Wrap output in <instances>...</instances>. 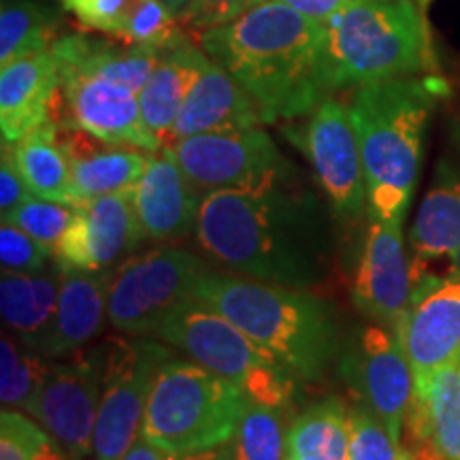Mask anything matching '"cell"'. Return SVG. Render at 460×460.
<instances>
[{
	"label": "cell",
	"instance_id": "cell-27",
	"mask_svg": "<svg viewBox=\"0 0 460 460\" xmlns=\"http://www.w3.org/2000/svg\"><path fill=\"white\" fill-rule=\"evenodd\" d=\"M163 51L158 48L128 45L118 39L111 41V37H90V34H65L51 43L56 62L79 66L85 73L99 75L137 94L156 68Z\"/></svg>",
	"mask_w": 460,
	"mask_h": 460
},
{
	"label": "cell",
	"instance_id": "cell-30",
	"mask_svg": "<svg viewBox=\"0 0 460 460\" xmlns=\"http://www.w3.org/2000/svg\"><path fill=\"white\" fill-rule=\"evenodd\" d=\"M286 452L296 460H349V411L339 399L305 410L286 433Z\"/></svg>",
	"mask_w": 460,
	"mask_h": 460
},
{
	"label": "cell",
	"instance_id": "cell-8",
	"mask_svg": "<svg viewBox=\"0 0 460 460\" xmlns=\"http://www.w3.org/2000/svg\"><path fill=\"white\" fill-rule=\"evenodd\" d=\"M207 264L181 247L163 245L130 256L111 273L107 315L113 329L152 335L166 314L192 296Z\"/></svg>",
	"mask_w": 460,
	"mask_h": 460
},
{
	"label": "cell",
	"instance_id": "cell-20",
	"mask_svg": "<svg viewBox=\"0 0 460 460\" xmlns=\"http://www.w3.org/2000/svg\"><path fill=\"white\" fill-rule=\"evenodd\" d=\"M58 135L71 164L77 203L109 194L132 192L146 172L152 154L139 147L115 146L71 126H58Z\"/></svg>",
	"mask_w": 460,
	"mask_h": 460
},
{
	"label": "cell",
	"instance_id": "cell-5",
	"mask_svg": "<svg viewBox=\"0 0 460 460\" xmlns=\"http://www.w3.org/2000/svg\"><path fill=\"white\" fill-rule=\"evenodd\" d=\"M429 24L413 0H348L324 22L322 90L326 96L435 71Z\"/></svg>",
	"mask_w": 460,
	"mask_h": 460
},
{
	"label": "cell",
	"instance_id": "cell-43",
	"mask_svg": "<svg viewBox=\"0 0 460 460\" xmlns=\"http://www.w3.org/2000/svg\"><path fill=\"white\" fill-rule=\"evenodd\" d=\"M207 460H230V454H228V447L224 446V447H220V450H216L214 454H211L209 458Z\"/></svg>",
	"mask_w": 460,
	"mask_h": 460
},
{
	"label": "cell",
	"instance_id": "cell-22",
	"mask_svg": "<svg viewBox=\"0 0 460 460\" xmlns=\"http://www.w3.org/2000/svg\"><path fill=\"white\" fill-rule=\"evenodd\" d=\"M109 284L111 275L107 271H79L62 267L56 314L41 345L45 358L71 356L99 335L105 318H109Z\"/></svg>",
	"mask_w": 460,
	"mask_h": 460
},
{
	"label": "cell",
	"instance_id": "cell-26",
	"mask_svg": "<svg viewBox=\"0 0 460 460\" xmlns=\"http://www.w3.org/2000/svg\"><path fill=\"white\" fill-rule=\"evenodd\" d=\"M88 31L128 45L164 49L177 32V17L163 0H56Z\"/></svg>",
	"mask_w": 460,
	"mask_h": 460
},
{
	"label": "cell",
	"instance_id": "cell-17",
	"mask_svg": "<svg viewBox=\"0 0 460 460\" xmlns=\"http://www.w3.org/2000/svg\"><path fill=\"white\" fill-rule=\"evenodd\" d=\"M401 220H371L354 279V303L377 324L396 331L411 298V269Z\"/></svg>",
	"mask_w": 460,
	"mask_h": 460
},
{
	"label": "cell",
	"instance_id": "cell-10",
	"mask_svg": "<svg viewBox=\"0 0 460 460\" xmlns=\"http://www.w3.org/2000/svg\"><path fill=\"white\" fill-rule=\"evenodd\" d=\"M169 147L200 199L220 190L278 186L288 166L261 126L186 137L169 143Z\"/></svg>",
	"mask_w": 460,
	"mask_h": 460
},
{
	"label": "cell",
	"instance_id": "cell-35",
	"mask_svg": "<svg viewBox=\"0 0 460 460\" xmlns=\"http://www.w3.org/2000/svg\"><path fill=\"white\" fill-rule=\"evenodd\" d=\"M349 460H413L376 413L365 405L349 410Z\"/></svg>",
	"mask_w": 460,
	"mask_h": 460
},
{
	"label": "cell",
	"instance_id": "cell-1",
	"mask_svg": "<svg viewBox=\"0 0 460 460\" xmlns=\"http://www.w3.org/2000/svg\"><path fill=\"white\" fill-rule=\"evenodd\" d=\"M194 233L207 256L243 278L307 290L329 271L331 230L318 200L281 183L207 194Z\"/></svg>",
	"mask_w": 460,
	"mask_h": 460
},
{
	"label": "cell",
	"instance_id": "cell-13",
	"mask_svg": "<svg viewBox=\"0 0 460 460\" xmlns=\"http://www.w3.org/2000/svg\"><path fill=\"white\" fill-rule=\"evenodd\" d=\"M102 379L105 343L79 349L65 362H51L32 405L31 416L73 456L84 458L92 454Z\"/></svg>",
	"mask_w": 460,
	"mask_h": 460
},
{
	"label": "cell",
	"instance_id": "cell-38",
	"mask_svg": "<svg viewBox=\"0 0 460 460\" xmlns=\"http://www.w3.org/2000/svg\"><path fill=\"white\" fill-rule=\"evenodd\" d=\"M256 3L258 0H192L186 22L200 32L207 28L226 24V22L245 13Z\"/></svg>",
	"mask_w": 460,
	"mask_h": 460
},
{
	"label": "cell",
	"instance_id": "cell-7",
	"mask_svg": "<svg viewBox=\"0 0 460 460\" xmlns=\"http://www.w3.org/2000/svg\"><path fill=\"white\" fill-rule=\"evenodd\" d=\"M250 396L286 411L296 377L220 312L197 296L177 303L152 332Z\"/></svg>",
	"mask_w": 460,
	"mask_h": 460
},
{
	"label": "cell",
	"instance_id": "cell-40",
	"mask_svg": "<svg viewBox=\"0 0 460 460\" xmlns=\"http://www.w3.org/2000/svg\"><path fill=\"white\" fill-rule=\"evenodd\" d=\"M217 450H220V447H217ZM214 452L216 450L203 452V454H172V452L163 450V447L149 444V441L139 437L137 444L132 446L130 452L124 456V460H207Z\"/></svg>",
	"mask_w": 460,
	"mask_h": 460
},
{
	"label": "cell",
	"instance_id": "cell-12",
	"mask_svg": "<svg viewBox=\"0 0 460 460\" xmlns=\"http://www.w3.org/2000/svg\"><path fill=\"white\" fill-rule=\"evenodd\" d=\"M56 65L60 84L51 105V122L85 130L115 146L139 147L146 152L163 149L143 122L137 92L85 73L79 66L65 62Z\"/></svg>",
	"mask_w": 460,
	"mask_h": 460
},
{
	"label": "cell",
	"instance_id": "cell-24",
	"mask_svg": "<svg viewBox=\"0 0 460 460\" xmlns=\"http://www.w3.org/2000/svg\"><path fill=\"white\" fill-rule=\"evenodd\" d=\"M405 427L418 444V460H460V358L413 388Z\"/></svg>",
	"mask_w": 460,
	"mask_h": 460
},
{
	"label": "cell",
	"instance_id": "cell-31",
	"mask_svg": "<svg viewBox=\"0 0 460 460\" xmlns=\"http://www.w3.org/2000/svg\"><path fill=\"white\" fill-rule=\"evenodd\" d=\"M54 17L34 0H4L0 9V68L51 49Z\"/></svg>",
	"mask_w": 460,
	"mask_h": 460
},
{
	"label": "cell",
	"instance_id": "cell-28",
	"mask_svg": "<svg viewBox=\"0 0 460 460\" xmlns=\"http://www.w3.org/2000/svg\"><path fill=\"white\" fill-rule=\"evenodd\" d=\"M62 264L54 261L45 271L13 273L0 278V312L17 341L41 354L60 295Z\"/></svg>",
	"mask_w": 460,
	"mask_h": 460
},
{
	"label": "cell",
	"instance_id": "cell-41",
	"mask_svg": "<svg viewBox=\"0 0 460 460\" xmlns=\"http://www.w3.org/2000/svg\"><path fill=\"white\" fill-rule=\"evenodd\" d=\"M278 3H284L288 7L296 9L298 13L312 17V20L324 24V22H329L331 17L348 3V0H278Z\"/></svg>",
	"mask_w": 460,
	"mask_h": 460
},
{
	"label": "cell",
	"instance_id": "cell-23",
	"mask_svg": "<svg viewBox=\"0 0 460 460\" xmlns=\"http://www.w3.org/2000/svg\"><path fill=\"white\" fill-rule=\"evenodd\" d=\"M58 65L51 49L20 58L0 68V130L3 143H15L51 119Z\"/></svg>",
	"mask_w": 460,
	"mask_h": 460
},
{
	"label": "cell",
	"instance_id": "cell-9",
	"mask_svg": "<svg viewBox=\"0 0 460 460\" xmlns=\"http://www.w3.org/2000/svg\"><path fill=\"white\" fill-rule=\"evenodd\" d=\"M169 358V349L154 341H105V379L92 444L94 460H124L137 444L154 382Z\"/></svg>",
	"mask_w": 460,
	"mask_h": 460
},
{
	"label": "cell",
	"instance_id": "cell-2",
	"mask_svg": "<svg viewBox=\"0 0 460 460\" xmlns=\"http://www.w3.org/2000/svg\"><path fill=\"white\" fill-rule=\"evenodd\" d=\"M199 45L254 96L264 122L307 115L324 99V24L278 0H258L226 24L199 32Z\"/></svg>",
	"mask_w": 460,
	"mask_h": 460
},
{
	"label": "cell",
	"instance_id": "cell-42",
	"mask_svg": "<svg viewBox=\"0 0 460 460\" xmlns=\"http://www.w3.org/2000/svg\"><path fill=\"white\" fill-rule=\"evenodd\" d=\"M163 3L175 13L177 20H186L190 7H192V0H163Z\"/></svg>",
	"mask_w": 460,
	"mask_h": 460
},
{
	"label": "cell",
	"instance_id": "cell-21",
	"mask_svg": "<svg viewBox=\"0 0 460 460\" xmlns=\"http://www.w3.org/2000/svg\"><path fill=\"white\" fill-rule=\"evenodd\" d=\"M262 122V111L254 96L209 58V65L177 115L169 143L209 132L256 128Z\"/></svg>",
	"mask_w": 460,
	"mask_h": 460
},
{
	"label": "cell",
	"instance_id": "cell-25",
	"mask_svg": "<svg viewBox=\"0 0 460 460\" xmlns=\"http://www.w3.org/2000/svg\"><path fill=\"white\" fill-rule=\"evenodd\" d=\"M209 65V56L200 45H194L188 37H175L166 45L156 68L139 92L143 122L160 146L169 143L183 102Z\"/></svg>",
	"mask_w": 460,
	"mask_h": 460
},
{
	"label": "cell",
	"instance_id": "cell-15",
	"mask_svg": "<svg viewBox=\"0 0 460 460\" xmlns=\"http://www.w3.org/2000/svg\"><path fill=\"white\" fill-rule=\"evenodd\" d=\"M341 376L362 405L401 441L413 396V371L394 332L367 326L343 354Z\"/></svg>",
	"mask_w": 460,
	"mask_h": 460
},
{
	"label": "cell",
	"instance_id": "cell-45",
	"mask_svg": "<svg viewBox=\"0 0 460 460\" xmlns=\"http://www.w3.org/2000/svg\"><path fill=\"white\" fill-rule=\"evenodd\" d=\"M286 460H296V458H290V456H286Z\"/></svg>",
	"mask_w": 460,
	"mask_h": 460
},
{
	"label": "cell",
	"instance_id": "cell-4",
	"mask_svg": "<svg viewBox=\"0 0 460 460\" xmlns=\"http://www.w3.org/2000/svg\"><path fill=\"white\" fill-rule=\"evenodd\" d=\"M192 295L233 322L296 379L315 382L335 358V315L307 290L207 269Z\"/></svg>",
	"mask_w": 460,
	"mask_h": 460
},
{
	"label": "cell",
	"instance_id": "cell-18",
	"mask_svg": "<svg viewBox=\"0 0 460 460\" xmlns=\"http://www.w3.org/2000/svg\"><path fill=\"white\" fill-rule=\"evenodd\" d=\"M411 281L460 271V171L441 163L410 233Z\"/></svg>",
	"mask_w": 460,
	"mask_h": 460
},
{
	"label": "cell",
	"instance_id": "cell-32",
	"mask_svg": "<svg viewBox=\"0 0 460 460\" xmlns=\"http://www.w3.org/2000/svg\"><path fill=\"white\" fill-rule=\"evenodd\" d=\"M51 358L3 335L0 341V396L4 405L26 413L32 411L43 379L48 376Z\"/></svg>",
	"mask_w": 460,
	"mask_h": 460
},
{
	"label": "cell",
	"instance_id": "cell-34",
	"mask_svg": "<svg viewBox=\"0 0 460 460\" xmlns=\"http://www.w3.org/2000/svg\"><path fill=\"white\" fill-rule=\"evenodd\" d=\"M73 217L75 205L32 197L17 207L15 211H11L7 217H3V222L13 224V226L37 239L39 243L56 252V245L60 243V239L65 237L68 226L73 224Z\"/></svg>",
	"mask_w": 460,
	"mask_h": 460
},
{
	"label": "cell",
	"instance_id": "cell-14",
	"mask_svg": "<svg viewBox=\"0 0 460 460\" xmlns=\"http://www.w3.org/2000/svg\"><path fill=\"white\" fill-rule=\"evenodd\" d=\"M424 388L437 371L460 358V271L413 281L411 298L394 331Z\"/></svg>",
	"mask_w": 460,
	"mask_h": 460
},
{
	"label": "cell",
	"instance_id": "cell-16",
	"mask_svg": "<svg viewBox=\"0 0 460 460\" xmlns=\"http://www.w3.org/2000/svg\"><path fill=\"white\" fill-rule=\"evenodd\" d=\"M143 241L132 192L79 200L54 261L79 271H107Z\"/></svg>",
	"mask_w": 460,
	"mask_h": 460
},
{
	"label": "cell",
	"instance_id": "cell-37",
	"mask_svg": "<svg viewBox=\"0 0 460 460\" xmlns=\"http://www.w3.org/2000/svg\"><path fill=\"white\" fill-rule=\"evenodd\" d=\"M43 430L17 411L3 410L0 416V460H32Z\"/></svg>",
	"mask_w": 460,
	"mask_h": 460
},
{
	"label": "cell",
	"instance_id": "cell-6",
	"mask_svg": "<svg viewBox=\"0 0 460 460\" xmlns=\"http://www.w3.org/2000/svg\"><path fill=\"white\" fill-rule=\"evenodd\" d=\"M250 405L233 382L197 362L169 358L149 394L141 437L172 454H203L233 439Z\"/></svg>",
	"mask_w": 460,
	"mask_h": 460
},
{
	"label": "cell",
	"instance_id": "cell-39",
	"mask_svg": "<svg viewBox=\"0 0 460 460\" xmlns=\"http://www.w3.org/2000/svg\"><path fill=\"white\" fill-rule=\"evenodd\" d=\"M34 194L28 190L24 177L17 169L9 143H3V158H0V214L7 217L22 203L32 199Z\"/></svg>",
	"mask_w": 460,
	"mask_h": 460
},
{
	"label": "cell",
	"instance_id": "cell-33",
	"mask_svg": "<svg viewBox=\"0 0 460 460\" xmlns=\"http://www.w3.org/2000/svg\"><path fill=\"white\" fill-rule=\"evenodd\" d=\"M279 410L250 401L233 439L228 441L230 460H286V433Z\"/></svg>",
	"mask_w": 460,
	"mask_h": 460
},
{
	"label": "cell",
	"instance_id": "cell-11",
	"mask_svg": "<svg viewBox=\"0 0 460 460\" xmlns=\"http://www.w3.org/2000/svg\"><path fill=\"white\" fill-rule=\"evenodd\" d=\"M286 132L312 163L335 214L345 220L365 216L369 211L365 166L349 107L332 94L324 96L307 113V122L301 128Z\"/></svg>",
	"mask_w": 460,
	"mask_h": 460
},
{
	"label": "cell",
	"instance_id": "cell-19",
	"mask_svg": "<svg viewBox=\"0 0 460 460\" xmlns=\"http://www.w3.org/2000/svg\"><path fill=\"white\" fill-rule=\"evenodd\" d=\"M143 239L175 241L197 230L200 199L169 146L149 154L147 169L132 190Z\"/></svg>",
	"mask_w": 460,
	"mask_h": 460
},
{
	"label": "cell",
	"instance_id": "cell-29",
	"mask_svg": "<svg viewBox=\"0 0 460 460\" xmlns=\"http://www.w3.org/2000/svg\"><path fill=\"white\" fill-rule=\"evenodd\" d=\"M11 154L34 197L56 203L77 205L73 190L71 164L58 135V124L49 122L28 132L20 141L9 143Z\"/></svg>",
	"mask_w": 460,
	"mask_h": 460
},
{
	"label": "cell",
	"instance_id": "cell-3",
	"mask_svg": "<svg viewBox=\"0 0 460 460\" xmlns=\"http://www.w3.org/2000/svg\"><path fill=\"white\" fill-rule=\"evenodd\" d=\"M447 84L435 75L356 88L349 115L358 137L371 220L405 217L422 163L424 135Z\"/></svg>",
	"mask_w": 460,
	"mask_h": 460
},
{
	"label": "cell",
	"instance_id": "cell-36",
	"mask_svg": "<svg viewBox=\"0 0 460 460\" xmlns=\"http://www.w3.org/2000/svg\"><path fill=\"white\" fill-rule=\"evenodd\" d=\"M54 252L13 224L3 222L0 228V264L3 271L39 273L49 267Z\"/></svg>",
	"mask_w": 460,
	"mask_h": 460
},
{
	"label": "cell",
	"instance_id": "cell-44",
	"mask_svg": "<svg viewBox=\"0 0 460 460\" xmlns=\"http://www.w3.org/2000/svg\"><path fill=\"white\" fill-rule=\"evenodd\" d=\"M420 3H422V4H427V3H429V0H420Z\"/></svg>",
	"mask_w": 460,
	"mask_h": 460
}]
</instances>
